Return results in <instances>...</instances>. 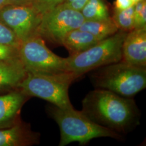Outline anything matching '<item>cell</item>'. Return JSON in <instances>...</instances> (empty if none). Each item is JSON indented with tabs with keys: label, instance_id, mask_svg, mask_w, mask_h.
<instances>
[{
	"label": "cell",
	"instance_id": "obj_15",
	"mask_svg": "<svg viewBox=\"0 0 146 146\" xmlns=\"http://www.w3.org/2000/svg\"><path fill=\"white\" fill-rule=\"evenodd\" d=\"M85 20H100L110 18L104 0H88L81 11Z\"/></svg>",
	"mask_w": 146,
	"mask_h": 146
},
{
	"label": "cell",
	"instance_id": "obj_1",
	"mask_svg": "<svg viewBox=\"0 0 146 146\" xmlns=\"http://www.w3.org/2000/svg\"><path fill=\"white\" fill-rule=\"evenodd\" d=\"M82 112L95 123L123 135L140 125V111L133 98L95 88L84 97Z\"/></svg>",
	"mask_w": 146,
	"mask_h": 146
},
{
	"label": "cell",
	"instance_id": "obj_6",
	"mask_svg": "<svg viewBox=\"0 0 146 146\" xmlns=\"http://www.w3.org/2000/svg\"><path fill=\"white\" fill-rule=\"evenodd\" d=\"M19 56L27 73L49 75L69 72L67 58L52 52L38 34L21 43Z\"/></svg>",
	"mask_w": 146,
	"mask_h": 146
},
{
	"label": "cell",
	"instance_id": "obj_13",
	"mask_svg": "<svg viewBox=\"0 0 146 146\" xmlns=\"http://www.w3.org/2000/svg\"><path fill=\"white\" fill-rule=\"evenodd\" d=\"M100 41L92 34L78 28L68 33L62 45L67 49L70 55H74L87 50Z\"/></svg>",
	"mask_w": 146,
	"mask_h": 146
},
{
	"label": "cell",
	"instance_id": "obj_25",
	"mask_svg": "<svg viewBox=\"0 0 146 146\" xmlns=\"http://www.w3.org/2000/svg\"><path fill=\"white\" fill-rule=\"evenodd\" d=\"M142 1V0H133V2H134V5H135V3H137V2H140V1Z\"/></svg>",
	"mask_w": 146,
	"mask_h": 146
},
{
	"label": "cell",
	"instance_id": "obj_22",
	"mask_svg": "<svg viewBox=\"0 0 146 146\" xmlns=\"http://www.w3.org/2000/svg\"><path fill=\"white\" fill-rule=\"evenodd\" d=\"M134 5L133 0H115L114 9L123 10Z\"/></svg>",
	"mask_w": 146,
	"mask_h": 146
},
{
	"label": "cell",
	"instance_id": "obj_4",
	"mask_svg": "<svg viewBox=\"0 0 146 146\" xmlns=\"http://www.w3.org/2000/svg\"><path fill=\"white\" fill-rule=\"evenodd\" d=\"M77 79L72 72L49 75L27 73L18 89L28 97L42 99L61 109H72L68 90Z\"/></svg>",
	"mask_w": 146,
	"mask_h": 146
},
{
	"label": "cell",
	"instance_id": "obj_20",
	"mask_svg": "<svg viewBox=\"0 0 146 146\" xmlns=\"http://www.w3.org/2000/svg\"><path fill=\"white\" fill-rule=\"evenodd\" d=\"M19 56V48L0 43V60H11Z\"/></svg>",
	"mask_w": 146,
	"mask_h": 146
},
{
	"label": "cell",
	"instance_id": "obj_14",
	"mask_svg": "<svg viewBox=\"0 0 146 146\" xmlns=\"http://www.w3.org/2000/svg\"><path fill=\"white\" fill-rule=\"evenodd\" d=\"M78 29L92 34L100 41L114 35L119 31L112 17L106 20H84Z\"/></svg>",
	"mask_w": 146,
	"mask_h": 146
},
{
	"label": "cell",
	"instance_id": "obj_2",
	"mask_svg": "<svg viewBox=\"0 0 146 146\" xmlns=\"http://www.w3.org/2000/svg\"><path fill=\"white\" fill-rule=\"evenodd\" d=\"M47 113L58 124L60 130L59 146H65L73 142L85 145L99 137H110L123 140L121 134L99 125L90 120L82 110L74 108L63 110L52 105L48 107Z\"/></svg>",
	"mask_w": 146,
	"mask_h": 146
},
{
	"label": "cell",
	"instance_id": "obj_8",
	"mask_svg": "<svg viewBox=\"0 0 146 146\" xmlns=\"http://www.w3.org/2000/svg\"><path fill=\"white\" fill-rule=\"evenodd\" d=\"M41 17L31 5H8L0 10V19L21 42L37 34Z\"/></svg>",
	"mask_w": 146,
	"mask_h": 146
},
{
	"label": "cell",
	"instance_id": "obj_16",
	"mask_svg": "<svg viewBox=\"0 0 146 146\" xmlns=\"http://www.w3.org/2000/svg\"><path fill=\"white\" fill-rule=\"evenodd\" d=\"M113 20L118 27L122 31H131L134 29V5L123 10L114 9Z\"/></svg>",
	"mask_w": 146,
	"mask_h": 146
},
{
	"label": "cell",
	"instance_id": "obj_3",
	"mask_svg": "<svg viewBox=\"0 0 146 146\" xmlns=\"http://www.w3.org/2000/svg\"><path fill=\"white\" fill-rule=\"evenodd\" d=\"M95 88L104 89L127 98H133L146 88V68L123 61L106 65L89 72Z\"/></svg>",
	"mask_w": 146,
	"mask_h": 146
},
{
	"label": "cell",
	"instance_id": "obj_21",
	"mask_svg": "<svg viewBox=\"0 0 146 146\" xmlns=\"http://www.w3.org/2000/svg\"><path fill=\"white\" fill-rule=\"evenodd\" d=\"M88 1V0H63L61 4L75 11H81Z\"/></svg>",
	"mask_w": 146,
	"mask_h": 146
},
{
	"label": "cell",
	"instance_id": "obj_9",
	"mask_svg": "<svg viewBox=\"0 0 146 146\" xmlns=\"http://www.w3.org/2000/svg\"><path fill=\"white\" fill-rule=\"evenodd\" d=\"M122 54L121 61L146 68V28L127 32L122 44Z\"/></svg>",
	"mask_w": 146,
	"mask_h": 146
},
{
	"label": "cell",
	"instance_id": "obj_18",
	"mask_svg": "<svg viewBox=\"0 0 146 146\" xmlns=\"http://www.w3.org/2000/svg\"><path fill=\"white\" fill-rule=\"evenodd\" d=\"M134 29L146 28V0H142L134 5Z\"/></svg>",
	"mask_w": 146,
	"mask_h": 146
},
{
	"label": "cell",
	"instance_id": "obj_24",
	"mask_svg": "<svg viewBox=\"0 0 146 146\" xmlns=\"http://www.w3.org/2000/svg\"><path fill=\"white\" fill-rule=\"evenodd\" d=\"M7 5V0H0V10Z\"/></svg>",
	"mask_w": 146,
	"mask_h": 146
},
{
	"label": "cell",
	"instance_id": "obj_12",
	"mask_svg": "<svg viewBox=\"0 0 146 146\" xmlns=\"http://www.w3.org/2000/svg\"><path fill=\"white\" fill-rule=\"evenodd\" d=\"M26 75L20 58L0 60V92L18 89Z\"/></svg>",
	"mask_w": 146,
	"mask_h": 146
},
{
	"label": "cell",
	"instance_id": "obj_5",
	"mask_svg": "<svg viewBox=\"0 0 146 146\" xmlns=\"http://www.w3.org/2000/svg\"><path fill=\"white\" fill-rule=\"evenodd\" d=\"M127 32L119 30L87 50L67 58V70L77 78L95 69L122 60V44Z\"/></svg>",
	"mask_w": 146,
	"mask_h": 146
},
{
	"label": "cell",
	"instance_id": "obj_10",
	"mask_svg": "<svg viewBox=\"0 0 146 146\" xmlns=\"http://www.w3.org/2000/svg\"><path fill=\"white\" fill-rule=\"evenodd\" d=\"M40 134L21 120L14 125L0 129V146H29L40 143Z\"/></svg>",
	"mask_w": 146,
	"mask_h": 146
},
{
	"label": "cell",
	"instance_id": "obj_23",
	"mask_svg": "<svg viewBox=\"0 0 146 146\" xmlns=\"http://www.w3.org/2000/svg\"><path fill=\"white\" fill-rule=\"evenodd\" d=\"M32 0H7V5H31Z\"/></svg>",
	"mask_w": 146,
	"mask_h": 146
},
{
	"label": "cell",
	"instance_id": "obj_17",
	"mask_svg": "<svg viewBox=\"0 0 146 146\" xmlns=\"http://www.w3.org/2000/svg\"><path fill=\"white\" fill-rule=\"evenodd\" d=\"M21 43L15 33L0 19V43L20 48Z\"/></svg>",
	"mask_w": 146,
	"mask_h": 146
},
{
	"label": "cell",
	"instance_id": "obj_19",
	"mask_svg": "<svg viewBox=\"0 0 146 146\" xmlns=\"http://www.w3.org/2000/svg\"><path fill=\"white\" fill-rule=\"evenodd\" d=\"M63 0H32L31 6L37 14L42 16L62 3Z\"/></svg>",
	"mask_w": 146,
	"mask_h": 146
},
{
	"label": "cell",
	"instance_id": "obj_7",
	"mask_svg": "<svg viewBox=\"0 0 146 146\" xmlns=\"http://www.w3.org/2000/svg\"><path fill=\"white\" fill-rule=\"evenodd\" d=\"M84 20L80 11L60 4L42 16L37 33L44 40L62 45L68 33L79 28Z\"/></svg>",
	"mask_w": 146,
	"mask_h": 146
},
{
	"label": "cell",
	"instance_id": "obj_11",
	"mask_svg": "<svg viewBox=\"0 0 146 146\" xmlns=\"http://www.w3.org/2000/svg\"><path fill=\"white\" fill-rule=\"evenodd\" d=\"M28 96L20 90L0 95V129L20 121V113Z\"/></svg>",
	"mask_w": 146,
	"mask_h": 146
}]
</instances>
